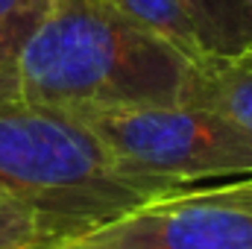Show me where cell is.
Returning a JSON list of instances; mask_svg holds the SVG:
<instances>
[{"mask_svg":"<svg viewBox=\"0 0 252 249\" xmlns=\"http://www.w3.org/2000/svg\"><path fill=\"white\" fill-rule=\"evenodd\" d=\"M193 59L126 18L109 0H50L24 47V103L88 112L182 103Z\"/></svg>","mask_w":252,"mask_h":249,"instance_id":"cell-1","label":"cell"},{"mask_svg":"<svg viewBox=\"0 0 252 249\" xmlns=\"http://www.w3.org/2000/svg\"><path fill=\"white\" fill-rule=\"evenodd\" d=\"M0 193L38 214L59 244L179 190L121 170L70 112L9 100L0 103Z\"/></svg>","mask_w":252,"mask_h":249,"instance_id":"cell-2","label":"cell"},{"mask_svg":"<svg viewBox=\"0 0 252 249\" xmlns=\"http://www.w3.org/2000/svg\"><path fill=\"white\" fill-rule=\"evenodd\" d=\"M135 179L188 190L202 179L252 173V138L196 106H121L70 112Z\"/></svg>","mask_w":252,"mask_h":249,"instance_id":"cell-3","label":"cell"},{"mask_svg":"<svg viewBox=\"0 0 252 249\" xmlns=\"http://www.w3.org/2000/svg\"><path fill=\"white\" fill-rule=\"evenodd\" d=\"M70 241L88 249H252V211L205 205L179 190Z\"/></svg>","mask_w":252,"mask_h":249,"instance_id":"cell-4","label":"cell"},{"mask_svg":"<svg viewBox=\"0 0 252 249\" xmlns=\"http://www.w3.org/2000/svg\"><path fill=\"white\" fill-rule=\"evenodd\" d=\"M182 103L217 112L252 138V47L196 59Z\"/></svg>","mask_w":252,"mask_h":249,"instance_id":"cell-5","label":"cell"},{"mask_svg":"<svg viewBox=\"0 0 252 249\" xmlns=\"http://www.w3.org/2000/svg\"><path fill=\"white\" fill-rule=\"evenodd\" d=\"M188 9L205 53L252 47V0H179Z\"/></svg>","mask_w":252,"mask_h":249,"instance_id":"cell-6","label":"cell"},{"mask_svg":"<svg viewBox=\"0 0 252 249\" xmlns=\"http://www.w3.org/2000/svg\"><path fill=\"white\" fill-rule=\"evenodd\" d=\"M50 0H0V103L21 100V56L41 27Z\"/></svg>","mask_w":252,"mask_h":249,"instance_id":"cell-7","label":"cell"},{"mask_svg":"<svg viewBox=\"0 0 252 249\" xmlns=\"http://www.w3.org/2000/svg\"><path fill=\"white\" fill-rule=\"evenodd\" d=\"M109 3L118 6L126 18H132L144 30H150L158 38H164L167 44H173L179 53H185L193 62L208 56L188 9L179 0H109Z\"/></svg>","mask_w":252,"mask_h":249,"instance_id":"cell-8","label":"cell"},{"mask_svg":"<svg viewBox=\"0 0 252 249\" xmlns=\"http://www.w3.org/2000/svg\"><path fill=\"white\" fill-rule=\"evenodd\" d=\"M56 244L50 229L24 202L0 193V249H35Z\"/></svg>","mask_w":252,"mask_h":249,"instance_id":"cell-9","label":"cell"},{"mask_svg":"<svg viewBox=\"0 0 252 249\" xmlns=\"http://www.w3.org/2000/svg\"><path fill=\"white\" fill-rule=\"evenodd\" d=\"M185 196L205 202V205H223V208H238V211H252V179L244 182H232L223 187H188Z\"/></svg>","mask_w":252,"mask_h":249,"instance_id":"cell-10","label":"cell"},{"mask_svg":"<svg viewBox=\"0 0 252 249\" xmlns=\"http://www.w3.org/2000/svg\"><path fill=\"white\" fill-rule=\"evenodd\" d=\"M35 249H88L76 241H59V244H47V247H35Z\"/></svg>","mask_w":252,"mask_h":249,"instance_id":"cell-11","label":"cell"}]
</instances>
